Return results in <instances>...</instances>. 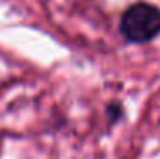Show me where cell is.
<instances>
[{
    "instance_id": "cell-1",
    "label": "cell",
    "mask_w": 160,
    "mask_h": 159,
    "mask_svg": "<svg viewBox=\"0 0 160 159\" xmlns=\"http://www.w3.org/2000/svg\"><path fill=\"white\" fill-rule=\"evenodd\" d=\"M121 34L133 43H147L160 33V10L152 3H135L121 17Z\"/></svg>"
}]
</instances>
